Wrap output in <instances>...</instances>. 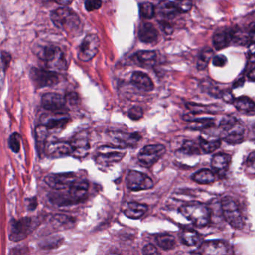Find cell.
I'll use <instances>...</instances> for the list:
<instances>
[{
    "mask_svg": "<svg viewBox=\"0 0 255 255\" xmlns=\"http://www.w3.org/2000/svg\"><path fill=\"white\" fill-rule=\"evenodd\" d=\"M51 20L60 29L73 35L80 34L82 24L80 18L76 12L68 7H59L52 11Z\"/></svg>",
    "mask_w": 255,
    "mask_h": 255,
    "instance_id": "cell-1",
    "label": "cell"
},
{
    "mask_svg": "<svg viewBox=\"0 0 255 255\" xmlns=\"http://www.w3.org/2000/svg\"><path fill=\"white\" fill-rule=\"evenodd\" d=\"M220 127L223 131V140L228 143L237 145L244 142L245 129L233 116H225L220 122Z\"/></svg>",
    "mask_w": 255,
    "mask_h": 255,
    "instance_id": "cell-2",
    "label": "cell"
},
{
    "mask_svg": "<svg viewBox=\"0 0 255 255\" xmlns=\"http://www.w3.org/2000/svg\"><path fill=\"white\" fill-rule=\"evenodd\" d=\"M180 212L198 227H205L211 220L210 210L202 204L191 203L184 205L180 208Z\"/></svg>",
    "mask_w": 255,
    "mask_h": 255,
    "instance_id": "cell-3",
    "label": "cell"
},
{
    "mask_svg": "<svg viewBox=\"0 0 255 255\" xmlns=\"http://www.w3.org/2000/svg\"><path fill=\"white\" fill-rule=\"evenodd\" d=\"M39 226L37 219L25 217L19 220H13L10 223V241L18 242L25 239Z\"/></svg>",
    "mask_w": 255,
    "mask_h": 255,
    "instance_id": "cell-4",
    "label": "cell"
},
{
    "mask_svg": "<svg viewBox=\"0 0 255 255\" xmlns=\"http://www.w3.org/2000/svg\"><path fill=\"white\" fill-rule=\"evenodd\" d=\"M43 59L48 70L55 73L65 71L68 67L65 55L58 46H51L45 48L43 51Z\"/></svg>",
    "mask_w": 255,
    "mask_h": 255,
    "instance_id": "cell-5",
    "label": "cell"
},
{
    "mask_svg": "<svg viewBox=\"0 0 255 255\" xmlns=\"http://www.w3.org/2000/svg\"><path fill=\"white\" fill-rule=\"evenodd\" d=\"M221 205L223 215L228 223L234 229H242L244 226V218L236 202L232 198L226 196L222 200Z\"/></svg>",
    "mask_w": 255,
    "mask_h": 255,
    "instance_id": "cell-6",
    "label": "cell"
},
{
    "mask_svg": "<svg viewBox=\"0 0 255 255\" xmlns=\"http://www.w3.org/2000/svg\"><path fill=\"white\" fill-rule=\"evenodd\" d=\"M126 154L127 151L125 148L112 145H103L97 149L96 161L99 165L109 166L121 161Z\"/></svg>",
    "mask_w": 255,
    "mask_h": 255,
    "instance_id": "cell-7",
    "label": "cell"
},
{
    "mask_svg": "<svg viewBox=\"0 0 255 255\" xmlns=\"http://www.w3.org/2000/svg\"><path fill=\"white\" fill-rule=\"evenodd\" d=\"M166 147L160 144L148 145L141 149L138 160L141 166L149 168L157 163L166 153Z\"/></svg>",
    "mask_w": 255,
    "mask_h": 255,
    "instance_id": "cell-8",
    "label": "cell"
},
{
    "mask_svg": "<svg viewBox=\"0 0 255 255\" xmlns=\"http://www.w3.org/2000/svg\"><path fill=\"white\" fill-rule=\"evenodd\" d=\"M30 77L34 85L38 88L54 86L59 82L58 73L35 67L30 70Z\"/></svg>",
    "mask_w": 255,
    "mask_h": 255,
    "instance_id": "cell-9",
    "label": "cell"
},
{
    "mask_svg": "<svg viewBox=\"0 0 255 255\" xmlns=\"http://www.w3.org/2000/svg\"><path fill=\"white\" fill-rule=\"evenodd\" d=\"M77 176L74 173L50 174L45 177V182L53 190H62L70 189L76 181Z\"/></svg>",
    "mask_w": 255,
    "mask_h": 255,
    "instance_id": "cell-10",
    "label": "cell"
},
{
    "mask_svg": "<svg viewBox=\"0 0 255 255\" xmlns=\"http://www.w3.org/2000/svg\"><path fill=\"white\" fill-rule=\"evenodd\" d=\"M100 46V40L95 34H88L79 49V58L84 62L90 61L97 55Z\"/></svg>",
    "mask_w": 255,
    "mask_h": 255,
    "instance_id": "cell-11",
    "label": "cell"
},
{
    "mask_svg": "<svg viewBox=\"0 0 255 255\" xmlns=\"http://www.w3.org/2000/svg\"><path fill=\"white\" fill-rule=\"evenodd\" d=\"M42 106L46 110L54 113H67V101L65 97L58 93L49 92L43 94Z\"/></svg>",
    "mask_w": 255,
    "mask_h": 255,
    "instance_id": "cell-12",
    "label": "cell"
},
{
    "mask_svg": "<svg viewBox=\"0 0 255 255\" xmlns=\"http://www.w3.org/2000/svg\"><path fill=\"white\" fill-rule=\"evenodd\" d=\"M127 186L131 191L149 190L154 187L152 180L142 172L130 171L127 176Z\"/></svg>",
    "mask_w": 255,
    "mask_h": 255,
    "instance_id": "cell-13",
    "label": "cell"
},
{
    "mask_svg": "<svg viewBox=\"0 0 255 255\" xmlns=\"http://www.w3.org/2000/svg\"><path fill=\"white\" fill-rule=\"evenodd\" d=\"M70 142L73 150L71 154L73 157L79 159L84 158L89 154L91 145H90L89 136L86 131L76 133Z\"/></svg>",
    "mask_w": 255,
    "mask_h": 255,
    "instance_id": "cell-14",
    "label": "cell"
},
{
    "mask_svg": "<svg viewBox=\"0 0 255 255\" xmlns=\"http://www.w3.org/2000/svg\"><path fill=\"white\" fill-rule=\"evenodd\" d=\"M70 116L67 113H46L40 118L41 125L44 126L49 130H58L64 128L69 121Z\"/></svg>",
    "mask_w": 255,
    "mask_h": 255,
    "instance_id": "cell-15",
    "label": "cell"
},
{
    "mask_svg": "<svg viewBox=\"0 0 255 255\" xmlns=\"http://www.w3.org/2000/svg\"><path fill=\"white\" fill-rule=\"evenodd\" d=\"M109 139L115 143V146L126 148L137 145L141 139V136L137 133H125V132L114 131L109 133Z\"/></svg>",
    "mask_w": 255,
    "mask_h": 255,
    "instance_id": "cell-16",
    "label": "cell"
},
{
    "mask_svg": "<svg viewBox=\"0 0 255 255\" xmlns=\"http://www.w3.org/2000/svg\"><path fill=\"white\" fill-rule=\"evenodd\" d=\"M229 248L227 244L222 241H208L202 243L199 252L194 255H227Z\"/></svg>",
    "mask_w": 255,
    "mask_h": 255,
    "instance_id": "cell-17",
    "label": "cell"
},
{
    "mask_svg": "<svg viewBox=\"0 0 255 255\" xmlns=\"http://www.w3.org/2000/svg\"><path fill=\"white\" fill-rule=\"evenodd\" d=\"M235 30L233 28H219L213 36V45L217 50L227 48L234 42Z\"/></svg>",
    "mask_w": 255,
    "mask_h": 255,
    "instance_id": "cell-18",
    "label": "cell"
},
{
    "mask_svg": "<svg viewBox=\"0 0 255 255\" xmlns=\"http://www.w3.org/2000/svg\"><path fill=\"white\" fill-rule=\"evenodd\" d=\"M45 152L52 158H59L71 155L72 146L70 142L66 141H56L46 145Z\"/></svg>",
    "mask_w": 255,
    "mask_h": 255,
    "instance_id": "cell-19",
    "label": "cell"
},
{
    "mask_svg": "<svg viewBox=\"0 0 255 255\" xmlns=\"http://www.w3.org/2000/svg\"><path fill=\"white\" fill-rule=\"evenodd\" d=\"M157 59V53L154 51L142 50L136 52L132 56L131 60L133 64L139 67H152Z\"/></svg>",
    "mask_w": 255,
    "mask_h": 255,
    "instance_id": "cell-20",
    "label": "cell"
},
{
    "mask_svg": "<svg viewBox=\"0 0 255 255\" xmlns=\"http://www.w3.org/2000/svg\"><path fill=\"white\" fill-rule=\"evenodd\" d=\"M158 32L150 22H142L139 28V39L142 43L151 44L157 42Z\"/></svg>",
    "mask_w": 255,
    "mask_h": 255,
    "instance_id": "cell-21",
    "label": "cell"
},
{
    "mask_svg": "<svg viewBox=\"0 0 255 255\" xmlns=\"http://www.w3.org/2000/svg\"><path fill=\"white\" fill-rule=\"evenodd\" d=\"M130 82L138 89L144 91H151L154 89V85L151 78L140 71H136L133 73Z\"/></svg>",
    "mask_w": 255,
    "mask_h": 255,
    "instance_id": "cell-22",
    "label": "cell"
},
{
    "mask_svg": "<svg viewBox=\"0 0 255 255\" xmlns=\"http://www.w3.org/2000/svg\"><path fill=\"white\" fill-rule=\"evenodd\" d=\"M89 184L88 181L84 180H78L70 189H69L68 195L73 203L79 202L85 199L88 193Z\"/></svg>",
    "mask_w": 255,
    "mask_h": 255,
    "instance_id": "cell-23",
    "label": "cell"
},
{
    "mask_svg": "<svg viewBox=\"0 0 255 255\" xmlns=\"http://www.w3.org/2000/svg\"><path fill=\"white\" fill-rule=\"evenodd\" d=\"M148 210V206L138 202H128L123 208V211L127 217L133 220L141 218Z\"/></svg>",
    "mask_w": 255,
    "mask_h": 255,
    "instance_id": "cell-24",
    "label": "cell"
},
{
    "mask_svg": "<svg viewBox=\"0 0 255 255\" xmlns=\"http://www.w3.org/2000/svg\"><path fill=\"white\" fill-rule=\"evenodd\" d=\"M231 156L224 153L215 154L211 160L213 169L219 175H223L227 172L230 165Z\"/></svg>",
    "mask_w": 255,
    "mask_h": 255,
    "instance_id": "cell-25",
    "label": "cell"
},
{
    "mask_svg": "<svg viewBox=\"0 0 255 255\" xmlns=\"http://www.w3.org/2000/svg\"><path fill=\"white\" fill-rule=\"evenodd\" d=\"M51 223L54 228L59 230L71 229L74 226L75 220L72 217L64 214H56L51 219Z\"/></svg>",
    "mask_w": 255,
    "mask_h": 255,
    "instance_id": "cell-26",
    "label": "cell"
},
{
    "mask_svg": "<svg viewBox=\"0 0 255 255\" xmlns=\"http://www.w3.org/2000/svg\"><path fill=\"white\" fill-rule=\"evenodd\" d=\"M234 106L239 112L245 114L255 113V103L250 97L242 96L235 99Z\"/></svg>",
    "mask_w": 255,
    "mask_h": 255,
    "instance_id": "cell-27",
    "label": "cell"
},
{
    "mask_svg": "<svg viewBox=\"0 0 255 255\" xmlns=\"http://www.w3.org/2000/svg\"><path fill=\"white\" fill-rule=\"evenodd\" d=\"M181 239L185 245L188 247H195L199 245L202 241V237L196 231L186 229L181 232Z\"/></svg>",
    "mask_w": 255,
    "mask_h": 255,
    "instance_id": "cell-28",
    "label": "cell"
},
{
    "mask_svg": "<svg viewBox=\"0 0 255 255\" xmlns=\"http://www.w3.org/2000/svg\"><path fill=\"white\" fill-rule=\"evenodd\" d=\"M199 142L201 149L207 154L214 152L221 146V140L220 139H207L200 136Z\"/></svg>",
    "mask_w": 255,
    "mask_h": 255,
    "instance_id": "cell-29",
    "label": "cell"
},
{
    "mask_svg": "<svg viewBox=\"0 0 255 255\" xmlns=\"http://www.w3.org/2000/svg\"><path fill=\"white\" fill-rule=\"evenodd\" d=\"M192 179L199 184H208L214 182L215 181V175L212 171L209 169H201L199 172H196L192 176Z\"/></svg>",
    "mask_w": 255,
    "mask_h": 255,
    "instance_id": "cell-30",
    "label": "cell"
},
{
    "mask_svg": "<svg viewBox=\"0 0 255 255\" xmlns=\"http://www.w3.org/2000/svg\"><path fill=\"white\" fill-rule=\"evenodd\" d=\"M157 245L164 250H172L176 246V241L172 235L161 234L156 237Z\"/></svg>",
    "mask_w": 255,
    "mask_h": 255,
    "instance_id": "cell-31",
    "label": "cell"
},
{
    "mask_svg": "<svg viewBox=\"0 0 255 255\" xmlns=\"http://www.w3.org/2000/svg\"><path fill=\"white\" fill-rule=\"evenodd\" d=\"M214 51L209 48L203 49L202 52L199 53L197 60V68L199 70H203L208 67L210 61L214 57Z\"/></svg>",
    "mask_w": 255,
    "mask_h": 255,
    "instance_id": "cell-32",
    "label": "cell"
},
{
    "mask_svg": "<svg viewBox=\"0 0 255 255\" xmlns=\"http://www.w3.org/2000/svg\"><path fill=\"white\" fill-rule=\"evenodd\" d=\"M49 131L46 127L43 125L38 126L36 128V141H37V148L39 151H45L46 141L49 136Z\"/></svg>",
    "mask_w": 255,
    "mask_h": 255,
    "instance_id": "cell-33",
    "label": "cell"
},
{
    "mask_svg": "<svg viewBox=\"0 0 255 255\" xmlns=\"http://www.w3.org/2000/svg\"><path fill=\"white\" fill-rule=\"evenodd\" d=\"M158 10L160 13L165 16H175L177 13H178L174 1H160L158 5Z\"/></svg>",
    "mask_w": 255,
    "mask_h": 255,
    "instance_id": "cell-34",
    "label": "cell"
},
{
    "mask_svg": "<svg viewBox=\"0 0 255 255\" xmlns=\"http://www.w3.org/2000/svg\"><path fill=\"white\" fill-rule=\"evenodd\" d=\"M139 13L142 18L151 19L155 14V7L151 2H142L139 4Z\"/></svg>",
    "mask_w": 255,
    "mask_h": 255,
    "instance_id": "cell-35",
    "label": "cell"
},
{
    "mask_svg": "<svg viewBox=\"0 0 255 255\" xmlns=\"http://www.w3.org/2000/svg\"><path fill=\"white\" fill-rule=\"evenodd\" d=\"M201 86H202V89H203L204 91H206V92L208 93V94H209L210 95L215 97H218V96L221 97L223 91H220L218 87H217L215 84L213 83L212 81H202V83H201Z\"/></svg>",
    "mask_w": 255,
    "mask_h": 255,
    "instance_id": "cell-36",
    "label": "cell"
},
{
    "mask_svg": "<svg viewBox=\"0 0 255 255\" xmlns=\"http://www.w3.org/2000/svg\"><path fill=\"white\" fill-rule=\"evenodd\" d=\"M180 152L184 154H190V155L199 154H200V148L197 146L196 142L193 141L187 140L183 144L182 147L180 149Z\"/></svg>",
    "mask_w": 255,
    "mask_h": 255,
    "instance_id": "cell-37",
    "label": "cell"
},
{
    "mask_svg": "<svg viewBox=\"0 0 255 255\" xmlns=\"http://www.w3.org/2000/svg\"><path fill=\"white\" fill-rule=\"evenodd\" d=\"M21 136L19 133H13L9 138L8 145L13 152L18 153L20 150Z\"/></svg>",
    "mask_w": 255,
    "mask_h": 255,
    "instance_id": "cell-38",
    "label": "cell"
},
{
    "mask_svg": "<svg viewBox=\"0 0 255 255\" xmlns=\"http://www.w3.org/2000/svg\"><path fill=\"white\" fill-rule=\"evenodd\" d=\"M128 115V118L133 121H139L141 118H143V109L140 106H133L131 109H129Z\"/></svg>",
    "mask_w": 255,
    "mask_h": 255,
    "instance_id": "cell-39",
    "label": "cell"
},
{
    "mask_svg": "<svg viewBox=\"0 0 255 255\" xmlns=\"http://www.w3.org/2000/svg\"><path fill=\"white\" fill-rule=\"evenodd\" d=\"M174 2L178 13H187L190 11L193 7V3L190 1H176Z\"/></svg>",
    "mask_w": 255,
    "mask_h": 255,
    "instance_id": "cell-40",
    "label": "cell"
},
{
    "mask_svg": "<svg viewBox=\"0 0 255 255\" xmlns=\"http://www.w3.org/2000/svg\"><path fill=\"white\" fill-rule=\"evenodd\" d=\"M102 2L100 0H88L85 1V8L88 11H94V10H98L101 7Z\"/></svg>",
    "mask_w": 255,
    "mask_h": 255,
    "instance_id": "cell-41",
    "label": "cell"
},
{
    "mask_svg": "<svg viewBox=\"0 0 255 255\" xmlns=\"http://www.w3.org/2000/svg\"><path fill=\"white\" fill-rule=\"evenodd\" d=\"M247 172L252 175H255V151L250 154L247 160Z\"/></svg>",
    "mask_w": 255,
    "mask_h": 255,
    "instance_id": "cell-42",
    "label": "cell"
},
{
    "mask_svg": "<svg viewBox=\"0 0 255 255\" xmlns=\"http://www.w3.org/2000/svg\"><path fill=\"white\" fill-rule=\"evenodd\" d=\"M66 101L67 103L72 105V106H76L79 103V97L76 93L70 92L66 94Z\"/></svg>",
    "mask_w": 255,
    "mask_h": 255,
    "instance_id": "cell-43",
    "label": "cell"
},
{
    "mask_svg": "<svg viewBox=\"0 0 255 255\" xmlns=\"http://www.w3.org/2000/svg\"><path fill=\"white\" fill-rule=\"evenodd\" d=\"M227 63V58L223 55H217L213 58V64L215 67H223Z\"/></svg>",
    "mask_w": 255,
    "mask_h": 255,
    "instance_id": "cell-44",
    "label": "cell"
},
{
    "mask_svg": "<svg viewBox=\"0 0 255 255\" xmlns=\"http://www.w3.org/2000/svg\"><path fill=\"white\" fill-rule=\"evenodd\" d=\"M142 254L143 255H160L157 248L151 244H148L144 247Z\"/></svg>",
    "mask_w": 255,
    "mask_h": 255,
    "instance_id": "cell-45",
    "label": "cell"
},
{
    "mask_svg": "<svg viewBox=\"0 0 255 255\" xmlns=\"http://www.w3.org/2000/svg\"><path fill=\"white\" fill-rule=\"evenodd\" d=\"M159 25H160V28L166 33V34H172L174 31L173 27L171 25L169 22H166V21H160L159 22Z\"/></svg>",
    "mask_w": 255,
    "mask_h": 255,
    "instance_id": "cell-46",
    "label": "cell"
},
{
    "mask_svg": "<svg viewBox=\"0 0 255 255\" xmlns=\"http://www.w3.org/2000/svg\"><path fill=\"white\" fill-rule=\"evenodd\" d=\"M10 60H11V57L7 52H1V61L3 70H5L6 68L8 67L9 64H10Z\"/></svg>",
    "mask_w": 255,
    "mask_h": 255,
    "instance_id": "cell-47",
    "label": "cell"
},
{
    "mask_svg": "<svg viewBox=\"0 0 255 255\" xmlns=\"http://www.w3.org/2000/svg\"><path fill=\"white\" fill-rule=\"evenodd\" d=\"M61 244V240H50V241H46V242L43 243V248H55L58 247Z\"/></svg>",
    "mask_w": 255,
    "mask_h": 255,
    "instance_id": "cell-48",
    "label": "cell"
},
{
    "mask_svg": "<svg viewBox=\"0 0 255 255\" xmlns=\"http://www.w3.org/2000/svg\"><path fill=\"white\" fill-rule=\"evenodd\" d=\"M221 97L223 99L224 101H226V103H233L235 100L233 94H232V93L229 91H223V93H222Z\"/></svg>",
    "mask_w": 255,
    "mask_h": 255,
    "instance_id": "cell-49",
    "label": "cell"
},
{
    "mask_svg": "<svg viewBox=\"0 0 255 255\" xmlns=\"http://www.w3.org/2000/svg\"><path fill=\"white\" fill-rule=\"evenodd\" d=\"M37 198L34 197L32 198V199H30L29 200H28V209L30 210V211H33V210L36 209V208H37Z\"/></svg>",
    "mask_w": 255,
    "mask_h": 255,
    "instance_id": "cell-50",
    "label": "cell"
},
{
    "mask_svg": "<svg viewBox=\"0 0 255 255\" xmlns=\"http://www.w3.org/2000/svg\"><path fill=\"white\" fill-rule=\"evenodd\" d=\"M244 82H245V78H241V79H238L236 82H235V83L233 84V88H237L242 87L244 85Z\"/></svg>",
    "mask_w": 255,
    "mask_h": 255,
    "instance_id": "cell-51",
    "label": "cell"
},
{
    "mask_svg": "<svg viewBox=\"0 0 255 255\" xmlns=\"http://www.w3.org/2000/svg\"><path fill=\"white\" fill-rule=\"evenodd\" d=\"M249 53L251 56L254 57L255 58V43H252L250 45V47H249Z\"/></svg>",
    "mask_w": 255,
    "mask_h": 255,
    "instance_id": "cell-52",
    "label": "cell"
},
{
    "mask_svg": "<svg viewBox=\"0 0 255 255\" xmlns=\"http://www.w3.org/2000/svg\"><path fill=\"white\" fill-rule=\"evenodd\" d=\"M249 32H250V35L255 36V22L250 25Z\"/></svg>",
    "mask_w": 255,
    "mask_h": 255,
    "instance_id": "cell-53",
    "label": "cell"
},
{
    "mask_svg": "<svg viewBox=\"0 0 255 255\" xmlns=\"http://www.w3.org/2000/svg\"><path fill=\"white\" fill-rule=\"evenodd\" d=\"M248 78L250 80L255 82V68L253 69V70L248 73Z\"/></svg>",
    "mask_w": 255,
    "mask_h": 255,
    "instance_id": "cell-54",
    "label": "cell"
},
{
    "mask_svg": "<svg viewBox=\"0 0 255 255\" xmlns=\"http://www.w3.org/2000/svg\"><path fill=\"white\" fill-rule=\"evenodd\" d=\"M55 2H56L57 4H61V5L68 6V5H70V4H72V3H73V1H55Z\"/></svg>",
    "mask_w": 255,
    "mask_h": 255,
    "instance_id": "cell-55",
    "label": "cell"
},
{
    "mask_svg": "<svg viewBox=\"0 0 255 255\" xmlns=\"http://www.w3.org/2000/svg\"><path fill=\"white\" fill-rule=\"evenodd\" d=\"M252 129H253V133H254V135L255 136V123L253 124V127H252Z\"/></svg>",
    "mask_w": 255,
    "mask_h": 255,
    "instance_id": "cell-56",
    "label": "cell"
},
{
    "mask_svg": "<svg viewBox=\"0 0 255 255\" xmlns=\"http://www.w3.org/2000/svg\"><path fill=\"white\" fill-rule=\"evenodd\" d=\"M1 69H3L2 65H1V58H0V73H1Z\"/></svg>",
    "mask_w": 255,
    "mask_h": 255,
    "instance_id": "cell-57",
    "label": "cell"
},
{
    "mask_svg": "<svg viewBox=\"0 0 255 255\" xmlns=\"http://www.w3.org/2000/svg\"><path fill=\"white\" fill-rule=\"evenodd\" d=\"M109 255H120L117 254V253H111V254H109Z\"/></svg>",
    "mask_w": 255,
    "mask_h": 255,
    "instance_id": "cell-58",
    "label": "cell"
}]
</instances>
